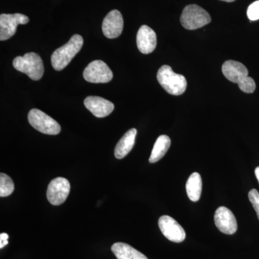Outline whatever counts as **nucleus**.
I'll return each mask as SVG.
<instances>
[{
	"instance_id": "9",
	"label": "nucleus",
	"mask_w": 259,
	"mask_h": 259,
	"mask_svg": "<svg viewBox=\"0 0 259 259\" xmlns=\"http://www.w3.org/2000/svg\"><path fill=\"white\" fill-rule=\"evenodd\" d=\"M158 226L163 236L167 239L175 243H181L186 238L184 228L174 218L168 215H163L158 220Z\"/></svg>"
},
{
	"instance_id": "18",
	"label": "nucleus",
	"mask_w": 259,
	"mask_h": 259,
	"mask_svg": "<svg viewBox=\"0 0 259 259\" xmlns=\"http://www.w3.org/2000/svg\"><path fill=\"white\" fill-rule=\"evenodd\" d=\"M171 139L166 135H162L158 138L153 146L152 152L149 158L150 163H156L165 156L171 146Z\"/></svg>"
},
{
	"instance_id": "13",
	"label": "nucleus",
	"mask_w": 259,
	"mask_h": 259,
	"mask_svg": "<svg viewBox=\"0 0 259 259\" xmlns=\"http://www.w3.org/2000/svg\"><path fill=\"white\" fill-rule=\"evenodd\" d=\"M136 41L138 49L142 54H151L157 44L156 32L147 25H142L138 31Z\"/></svg>"
},
{
	"instance_id": "14",
	"label": "nucleus",
	"mask_w": 259,
	"mask_h": 259,
	"mask_svg": "<svg viewBox=\"0 0 259 259\" xmlns=\"http://www.w3.org/2000/svg\"><path fill=\"white\" fill-rule=\"evenodd\" d=\"M223 74L231 82L238 83L248 76V71L244 65L238 61H227L222 66Z\"/></svg>"
},
{
	"instance_id": "6",
	"label": "nucleus",
	"mask_w": 259,
	"mask_h": 259,
	"mask_svg": "<svg viewBox=\"0 0 259 259\" xmlns=\"http://www.w3.org/2000/svg\"><path fill=\"white\" fill-rule=\"evenodd\" d=\"M86 81L91 83H107L113 78L111 69L104 61H94L90 63L83 73Z\"/></svg>"
},
{
	"instance_id": "7",
	"label": "nucleus",
	"mask_w": 259,
	"mask_h": 259,
	"mask_svg": "<svg viewBox=\"0 0 259 259\" xmlns=\"http://www.w3.org/2000/svg\"><path fill=\"white\" fill-rule=\"evenodd\" d=\"M28 22V17L20 13L2 14L0 15V40H8L15 35L18 25H25Z\"/></svg>"
},
{
	"instance_id": "4",
	"label": "nucleus",
	"mask_w": 259,
	"mask_h": 259,
	"mask_svg": "<svg viewBox=\"0 0 259 259\" xmlns=\"http://www.w3.org/2000/svg\"><path fill=\"white\" fill-rule=\"evenodd\" d=\"M181 24L187 30H196L211 22V17L203 8L197 5L185 7L180 18Z\"/></svg>"
},
{
	"instance_id": "16",
	"label": "nucleus",
	"mask_w": 259,
	"mask_h": 259,
	"mask_svg": "<svg viewBox=\"0 0 259 259\" xmlns=\"http://www.w3.org/2000/svg\"><path fill=\"white\" fill-rule=\"evenodd\" d=\"M111 250L117 259H148L146 255L127 243H114Z\"/></svg>"
},
{
	"instance_id": "3",
	"label": "nucleus",
	"mask_w": 259,
	"mask_h": 259,
	"mask_svg": "<svg viewBox=\"0 0 259 259\" xmlns=\"http://www.w3.org/2000/svg\"><path fill=\"white\" fill-rule=\"evenodd\" d=\"M13 66L34 81L41 79L44 73V62L36 53L30 52L23 56H18L13 60Z\"/></svg>"
},
{
	"instance_id": "23",
	"label": "nucleus",
	"mask_w": 259,
	"mask_h": 259,
	"mask_svg": "<svg viewBox=\"0 0 259 259\" xmlns=\"http://www.w3.org/2000/svg\"><path fill=\"white\" fill-rule=\"evenodd\" d=\"M8 238H9V236H8L7 233H1L0 234V248H3L5 246L8 244Z\"/></svg>"
},
{
	"instance_id": "22",
	"label": "nucleus",
	"mask_w": 259,
	"mask_h": 259,
	"mask_svg": "<svg viewBox=\"0 0 259 259\" xmlns=\"http://www.w3.org/2000/svg\"><path fill=\"white\" fill-rule=\"evenodd\" d=\"M248 199H249L250 203L253 205L257 216L259 220V192L255 189H253L248 192Z\"/></svg>"
},
{
	"instance_id": "25",
	"label": "nucleus",
	"mask_w": 259,
	"mask_h": 259,
	"mask_svg": "<svg viewBox=\"0 0 259 259\" xmlns=\"http://www.w3.org/2000/svg\"><path fill=\"white\" fill-rule=\"evenodd\" d=\"M221 1L227 2V3H233V2L236 1V0H221Z\"/></svg>"
},
{
	"instance_id": "8",
	"label": "nucleus",
	"mask_w": 259,
	"mask_h": 259,
	"mask_svg": "<svg viewBox=\"0 0 259 259\" xmlns=\"http://www.w3.org/2000/svg\"><path fill=\"white\" fill-rule=\"evenodd\" d=\"M69 181L63 177H57L50 182L48 187L47 198L53 205H60L67 199L70 192Z\"/></svg>"
},
{
	"instance_id": "15",
	"label": "nucleus",
	"mask_w": 259,
	"mask_h": 259,
	"mask_svg": "<svg viewBox=\"0 0 259 259\" xmlns=\"http://www.w3.org/2000/svg\"><path fill=\"white\" fill-rule=\"evenodd\" d=\"M136 135H137V130L132 128L129 130L122 139L119 141L117 144L116 145L115 148V156L118 159H122L125 157L131 150L134 148L135 142H136Z\"/></svg>"
},
{
	"instance_id": "1",
	"label": "nucleus",
	"mask_w": 259,
	"mask_h": 259,
	"mask_svg": "<svg viewBox=\"0 0 259 259\" xmlns=\"http://www.w3.org/2000/svg\"><path fill=\"white\" fill-rule=\"evenodd\" d=\"M83 44V37L76 34L71 37L67 44L56 49L51 59L54 69L56 71L65 69L81 50Z\"/></svg>"
},
{
	"instance_id": "24",
	"label": "nucleus",
	"mask_w": 259,
	"mask_h": 259,
	"mask_svg": "<svg viewBox=\"0 0 259 259\" xmlns=\"http://www.w3.org/2000/svg\"><path fill=\"white\" fill-rule=\"evenodd\" d=\"M255 175L256 177L257 180H258L259 183V166L256 167L255 169Z\"/></svg>"
},
{
	"instance_id": "5",
	"label": "nucleus",
	"mask_w": 259,
	"mask_h": 259,
	"mask_svg": "<svg viewBox=\"0 0 259 259\" xmlns=\"http://www.w3.org/2000/svg\"><path fill=\"white\" fill-rule=\"evenodd\" d=\"M28 119L30 125L42 134L54 136L61 132L60 125L41 110L32 109L29 112Z\"/></svg>"
},
{
	"instance_id": "2",
	"label": "nucleus",
	"mask_w": 259,
	"mask_h": 259,
	"mask_svg": "<svg viewBox=\"0 0 259 259\" xmlns=\"http://www.w3.org/2000/svg\"><path fill=\"white\" fill-rule=\"evenodd\" d=\"M157 79L163 90L171 95H182L187 89V82L185 76L174 72L171 68L167 65L158 69Z\"/></svg>"
},
{
	"instance_id": "20",
	"label": "nucleus",
	"mask_w": 259,
	"mask_h": 259,
	"mask_svg": "<svg viewBox=\"0 0 259 259\" xmlns=\"http://www.w3.org/2000/svg\"><path fill=\"white\" fill-rule=\"evenodd\" d=\"M238 88L242 92L245 93H253L255 90V83L254 80L250 76H246L245 79L242 80L241 82L238 83Z\"/></svg>"
},
{
	"instance_id": "19",
	"label": "nucleus",
	"mask_w": 259,
	"mask_h": 259,
	"mask_svg": "<svg viewBox=\"0 0 259 259\" xmlns=\"http://www.w3.org/2000/svg\"><path fill=\"white\" fill-rule=\"evenodd\" d=\"M15 190L13 181L8 175L0 174V197L10 196Z\"/></svg>"
},
{
	"instance_id": "12",
	"label": "nucleus",
	"mask_w": 259,
	"mask_h": 259,
	"mask_svg": "<svg viewBox=\"0 0 259 259\" xmlns=\"http://www.w3.org/2000/svg\"><path fill=\"white\" fill-rule=\"evenodd\" d=\"M83 104L87 109L97 117H107L112 113L115 108L112 102L100 97H88Z\"/></svg>"
},
{
	"instance_id": "11",
	"label": "nucleus",
	"mask_w": 259,
	"mask_h": 259,
	"mask_svg": "<svg viewBox=\"0 0 259 259\" xmlns=\"http://www.w3.org/2000/svg\"><path fill=\"white\" fill-rule=\"evenodd\" d=\"M123 25V18L120 12L117 10H112L104 19L102 32L107 38H116L122 33Z\"/></svg>"
},
{
	"instance_id": "21",
	"label": "nucleus",
	"mask_w": 259,
	"mask_h": 259,
	"mask_svg": "<svg viewBox=\"0 0 259 259\" xmlns=\"http://www.w3.org/2000/svg\"><path fill=\"white\" fill-rule=\"evenodd\" d=\"M247 16L251 21L259 20V0L250 5L247 10Z\"/></svg>"
},
{
	"instance_id": "10",
	"label": "nucleus",
	"mask_w": 259,
	"mask_h": 259,
	"mask_svg": "<svg viewBox=\"0 0 259 259\" xmlns=\"http://www.w3.org/2000/svg\"><path fill=\"white\" fill-rule=\"evenodd\" d=\"M214 223L219 231L227 235H233L238 229L236 217L229 209L220 207L215 211L214 216Z\"/></svg>"
},
{
	"instance_id": "17",
	"label": "nucleus",
	"mask_w": 259,
	"mask_h": 259,
	"mask_svg": "<svg viewBox=\"0 0 259 259\" xmlns=\"http://www.w3.org/2000/svg\"><path fill=\"white\" fill-rule=\"evenodd\" d=\"M202 189V182L200 175L197 172H194L189 177L186 185L187 194L191 201L197 202L200 199Z\"/></svg>"
}]
</instances>
